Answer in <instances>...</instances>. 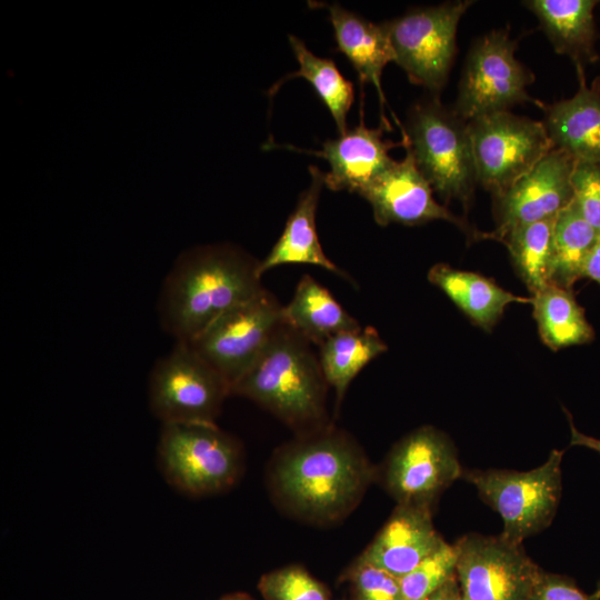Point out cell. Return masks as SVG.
Listing matches in <instances>:
<instances>
[{
    "label": "cell",
    "mask_w": 600,
    "mask_h": 600,
    "mask_svg": "<svg viewBox=\"0 0 600 600\" xmlns=\"http://www.w3.org/2000/svg\"><path fill=\"white\" fill-rule=\"evenodd\" d=\"M376 478L377 470L361 447L330 424L280 447L268 468V486L277 503L292 517L316 524L343 519Z\"/></svg>",
    "instance_id": "1"
},
{
    "label": "cell",
    "mask_w": 600,
    "mask_h": 600,
    "mask_svg": "<svg viewBox=\"0 0 600 600\" xmlns=\"http://www.w3.org/2000/svg\"><path fill=\"white\" fill-rule=\"evenodd\" d=\"M259 263L228 243L184 251L161 289L158 308L162 328L176 341L191 342L223 313L264 289Z\"/></svg>",
    "instance_id": "2"
},
{
    "label": "cell",
    "mask_w": 600,
    "mask_h": 600,
    "mask_svg": "<svg viewBox=\"0 0 600 600\" xmlns=\"http://www.w3.org/2000/svg\"><path fill=\"white\" fill-rule=\"evenodd\" d=\"M328 387L311 343L281 322L231 394L252 400L301 434L328 426Z\"/></svg>",
    "instance_id": "3"
},
{
    "label": "cell",
    "mask_w": 600,
    "mask_h": 600,
    "mask_svg": "<svg viewBox=\"0 0 600 600\" xmlns=\"http://www.w3.org/2000/svg\"><path fill=\"white\" fill-rule=\"evenodd\" d=\"M402 146L444 202L458 200L467 210L478 183L469 122L440 102L439 97L412 106Z\"/></svg>",
    "instance_id": "4"
},
{
    "label": "cell",
    "mask_w": 600,
    "mask_h": 600,
    "mask_svg": "<svg viewBox=\"0 0 600 600\" xmlns=\"http://www.w3.org/2000/svg\"><path fill=\"white\" fill-rule=\"evenodd\" d=\"M157 461L164 480L190 497L223 492L243 470L240 443L217 423L162 424Z\"/></svg>",
    "instance_id": "5"
},
{
    "label": "cell",
    "mask_w": 600,
    "mask_h": 600,
    "mask_svg": "<svg viewBox=\"0 0 600 600\" xmlns=\"http://www.w3.org/2000/svg\"><path fill=\"white\" fill-rule=\"evenodd\" d=\"M563 451L552 450L547 460L528 471L463 469L461 479L502 519V537L514 543L547 529L559 508Z\"/></svg>",
    "instance_id": "6"
},
{
    "label": "cell",
    "mask_w": 600,
    "mask_h": 600,
    "mask_svg": "<svg viewBox=\"0 0 600 600\" xmlns=\"http://www.w3.org/2000/svg\"><path fill=\"white\" fill-rule=\"evenodd\" d=\"M230 394L224 378L183 341H176L149 377V407L162 424L216 423Z\"/></svg>",
    "instance_id": "7"
},
{
    "label": "cell",
    "mask_w": 600,
    "mask_h": 600,
    "mask_svg": "<svg viewBox=\"0 0 600 600\" xmlns=\"http://www.w3.org/2000/svg\"><path fill=\"white\" fill-rule=\"evenodd\" d=\"M471 0L416 8L383 22L396 60L409 80L439 97L457 52V29Z\"/></svg>",
    "instance_id": "8"
},
{
    "label": "cell",
    "mask_w": 600,
    "mask_h": 600,
    "mask_svg": "<svg viewBox=\"0 0 600 600\" xmlns=\"http://www.w3.org/2000/svg\"><path fill=\"white\" fill-rule=\"evenodd\" d=\"M516 50L508 29L492 30L473 42L459 82L457 114L470 122L527 101L537 103L527 91L534 76L516 58Z\"/></svg>",
    "instance_id": "9"
},
{
    "label": "cell",
    "mask_w": 600,
    "mask_h": 600,
    "mask_svg": "<svg viewBox=\"0 0 600 600\" xmlns=\"http://www.w3.org/2000/svg\"><path fill=\"white\" fill-rule=\"evenodd\" d=\"M477 179L494 198L531 171L553 144L542 121L502 111L469 122Z\"/></svg>",
    "instance_id": "10"
},
{
    "label": "cell",
    "mask_w": 600,
    "mask_h": 600,
    "mask_svg": "<svg viewBox=\"0 0 600 600\" xmlns=\"http://www.w3.org/2000/svg\"><path fill=\"white\" fill-rule=\"evenodd\" d=\"M462 467L452 440L432 426H422L401 438L380 470L381 482L397 504L433 507Z\"/></svg>",
    "instance_id": "11"
},
{
    "label": "cell",
    "mask_w": 600,
    "mask_h": 600,
    "mask_svg": "<svg viewBox=\"0 0 600 600\" xmlns=\"http://www.w3.org/2000/svg\"><path fill=\"white\" fill-rule=\"evenodd\" d=\"M456 574L466 600H529L540 567L522 543L468 533L456 543Z\"/></svg>",
    "instance_id": "12"
},
{
    "label": "cell",
    "mask_w": 600,
    "mask_h": 600,
    "mask_svg": "<svg viewBox=\"0 0 600 600\" xmlns=\"http://www.w3.org/2000/svg\"><path fill=\"white\" fill-rule=\"evenodd\" d=\"M282 306L267 289L213 321L192 349L230 386L246 373L282 322Z\"/></svg>",
    "instance_id": "13"
},
{
    "label": "cell",
    "mask_w": 600,
    "mask_h": 600,
    "mask_svg": "<svg viewBox=\"0 0 600 600\" xmlns=\"http://www.w3.org/2000/svg\"><path fill=\"white\" fill-rule=\"evenodd\" d=\"M358 194L370 203L379 226L390 223L416 226L443 220L456 224L471 240L490 239V232L476 230L464 219L434 200L433 189L418 169L408 149L402 160H394Z\"/></svg>",
    "instance_id": "14"
},
{
    "label": "cell",
    "mask_w": 600,
    "mask_h": 600,
    "mask_svg": "<svg viewBox=\"0 0 600 600\" xmlns=\"http://www.w3.org/2000/svg\"><path fill=\"white\" fill-rule=\"evenodd\" d=\"M577 162L553 148L534 168L496 200V229L490 239H502L514 228L554 219L574 198L572 173Z\"/></svg>",
    "instance_id": "15"
},
{
    "label": "cell",
    "mask_w": 600,
    "mask_h": 600,
    "mask_svg": "<svg viewBox=\"0 0 600 600\" xmlns=\"http://www.w3.org/2000/svg\"><path fill=\"white\" fill-rule=\"evenodd\" d=\"M443 542L434 528L431 510L397 504L359 558L400 579Z\"/></svg>",
    "instance_id": "16"
},
{
    "label": "cell",
    "mask_w": 600,
    "mask_h": 600,
    "mask_svg": "<svg viewBox=\"0 0 600 600\" xmlns=\"http://www.w3.org/2000/svg\"><path fill=\"white\" fill-rule=\"evenodd\" d=\"M576 94L554 103L537 101L543 126L553 144L578 163L600 164V77L587 86L584 70H577Z\"/></svg>",
    "instance_id": "17"
},
{
    "label": "cell",
    "mask_w": 600,
    "mask_h": 600,
    "mask_svg": "<svg viewBox=\"0 0 600 600\" xmlns=\"http://www.w3.org/2000/svg\"><path fill=\"white\" fill-rule=\"evenodd\" d=\"M382 132V128L370 129L361 121L339 138L323 142L316 153L330 164L323 174L324 184L332 191L359 193L388 169L394 161L389 151L402 142L383 140Z\"/></svg>",
    "instance_id": "18"
},
{
    "label": "cell",
    "mask_w": 600,
    "mask_h": 600,
    "mask_svg": "<svg viewBox=\"0 0 600 600\" xmlns=\"http://www.w3.org/2000/svg\"><path fill=\"white\" fill-rule=\"evenodd\" d=\"M311 181L299 196L284 229L267 257L259 263L262 277L268 270L283 264H311L321 267L331 273L350 279L323 252L316 227V212L321 189L324 184L323 172L317 167L309 168Z\"/></svg>",
    "instance_id": "19"
},
{
    "label": "cell",
    "mask_w": 600,
    "mask_h": 600,
    "mask_svg": "<svg viewBox=\"0 0 600 600\" xmlns=\"http://www.w3.org/2000/svg\"><path fill=\"white\" fill-rule=\"evenodd\" d=\"M327 8L333 27L337 50L343 53L358 73L360 83L371 82L379 94L383 110L384 96L381 74L396 56L389 34L382 23H373L338 3H314Z\"/></svg>",
    "instance_id": "20"
},
{
    "label": "cell",
    "mask_w": 600,
    "mask_h": 600,
    "mask_svg": "<svg viewBox=\"0 0 600 600\" xmlns=\"http://www.w3.org/2000/svg\"><path fill=\"white\" fill-rule=\"evenodd\" d=\"M596 0H528L522 4L538 18L559 54L568 56L576 70L599 59L596 50Z\"/></svg>",
    "instance_id": "21"
},
{
    "label": "cell",
    "mask_w": 600,
    "mask_h": 600,
    "mask_svg": "<svg viewBox=\"0 0 600 600\" xmlns=\"http://www.w3.org/2000/svg\"><path fill=\"white\" fill-rule=\"evenodd\" d=\"M428 280L484 331L496 326L509 304L531 303V297L513 294L479 273L444 263L432 266Z\"/></svg>",
    "instance_id": "22"
},
{
    "label": "cell",
    "mask_w": 600,
    "mask_h": 600,
    "mask_svg": "<svg viewBox=\"0 0 600 600\" xmlns=\"http://www.w3.org/2000/svg\"><path fill=\"white\" fill-rule=\"evenodd\" d=\"M281 318L318 347L334 334L361 327L329 290L309 274L300 278L292 299L282 306Z\"/></svg>",
    "instance_id": "23"
},
{
    "label": "cell",
    "mask_w": 600,
    "mask_h": 600,
    "mask_svg": "<svg viewBox=\"0 0 600 600\" xmlns=\"http://www.w3.org/2000/svg\"><path fill=\"white\" fill-rule=\"evenodd\" d=\"M531 304L540 338L553 351L594 339V331L572 289L550 284L531 296Z\"/></svg>",
    "instance_id": "24"
},
{
    "label": "cell",
    "mask_w": 600,
    "mask_h": 600,
    "mask_svg": "<svg viewBox=\"0 0 600 600\" xmlns=\"http://www.w3.org/2000/svg\"><path fill=\"white\" fill-rule=\"evenodd\" d=\"M388 346L378 331L368 326L340 332L319 347V362L327 383L336 391L340 403L356 376Z\"/></svg>",
    "instance_id": "25"
},
{
    "label": "cell",
    "mask_w": 600,
    "mask_h": 600,
    "mask_svg": "<svg viewBox=\"0 0 600 600\" xmlns=\"http://www.w3.org/2000/svg\"><path fill=\"white\" fill-rule=\"evenodd\" d=\"M289 43L299 63V70L279 80L269 91L272 96L281 83L299 77L311 83L324 106L330 111L338 132L343 134L348 131L347 114L353 103V84L348 81L338 70L332 60L313 54L304 42L289 34Z\"/></svg>",
    "instance_id": "26"
},
{
    "label": "cell",
    "mask_w": 600,
    "mask_h": 600,
    "mask_svg": "<svg viewBox=\"0 0 600 600\" xmlns=\"http://www.w3.org/2000/svg\"><path fill=\"white\" fill-rule=\"evenodd\" d=\"M598 237L573 198L554 219L551 284L572 289Z\"/></svg>",
    "instance_id": "27"
},
{
    "label": "cell",
    "mask_w": 600,
    "mask_h": 600,
    "mask_svg": "<svg viewBox=\"0 0 600 600\" xmlns=\"http://www.w3.org/2000/svg\"><path fill=\"white\" fill-rule=\"evenodd\" d=\"M554 219L519 226L501 241L532 294L551 284Z\"/></svg>",
    "instance_id": "28"
},
{
    "label": "cell",
    "mask_w": 600,
    "mask_h": 600,
    "mask_svg": "<svg viewBox=\"0 0 600 600\" xmlns=\"http://www.w3.org/2000/svg\"><path fill=\"white\" fill-rule=\"evenodd\" d=\"M457 550L443 542L432 554L401 577L404 600H424L456 576Z\"/></svg>",
    "instance_id": "29"
},
{
    "label": "cell",
    "mask_w": 600,
    "mask_h": 600,
    "mask_svg": "<svg viewBox=\"0 0 600 600\" xmlns=\"http://www.w3.org/2000/svg\"><path fill=\"white\" fill-rule=\"evenodd\" d=\"M259 590L266 600H328L324 587L299 566L262 576Z\"/></svg>",
    "instance_id": "30"
},
{
    "label": "cell",
    "mask_w": 600,
    "mask_h": 600,
    "mask_svg": "<svg viewBox=\"0 0 600 600\" xmlns=\"http://www.w3.org/2000/svg\"><path fill=\"white\" fill-rule=\"evenodd\" d=\"M350 578L357 600H404L399 578L358 558Z\"/></svg>",
    "instance_id": "31"
},
{
    "label": "cell",
    "mask_w": 600,
    "mask_h": 600,
    "mask_svg": "<svg viewBox=\"0 0 600 600\" xmlns=\"http://www.w3.org/2000/svg\"><path fill=\"white\" fill-rule=\"evenodd\" d=\"M571 182L583 218L600 234V164L577 162Z\"/></svg>",
    "instance_id": "32"
},
{
    "label": "cell",
    "mask_w": 600,
    "mask_h": 600,
    "mask_svg": "<svg viewBox=\"0 0 600 600\" xmlns=\"http://www.w3.org/2000/svg\"><path fill=\"white\" fill-rule=\"evenodd\" d=\"M529 600H600L594 591L583 592L570 577L557 574L540 569Z\"/></svg>",
    "instance_id": "33"
},
{
    "label": "cell",
    "mask_w": 600,
    "mask_h": 600,
    "mask_svg": "<svg viewBox=\"0 0 600 600\" xmlns=\"http://www.w3.org/2000/svg\"><path fill=\"white\" fill-rule=\"evenodd\" d=\"M582 278L591 279L600 286V234L586 259Z\"/></svg>",
    "instance_id": "34"
},
{
    "label": "cell",
    "mask_w": 600,
    "mask_h": 600,
    "mask_svg": "<svg viewBox=\"0 0 600 600\" xmlns=\"http://www.w3.org/2000/svg\"><path fill=\"white\" fill-rule=\"evenodd\" d=\"M564 411H566L567 418L569 420V426H570V446L584 447L600 454V439L584 434L581 431H579L574 427L570 413L567 410Z\"/></svg>",
    "instance_id": "35"
},
{
    "label": "cell",
    "mask_w": 600,
    "mask_h": 600,
    "mask_svg": "<svg viewBox=\"0 0 600 600\" xmlns=\"http://www.w3.org/2000/svg\"><path fill=\"white\" fill-rule=\"evenodd\" d=\"M461 596L457 574L424 600H458Z\"/></svg>",
    "instance_id": "36"
},
{
    "label": "cell",
    "mask_w": 600,
    "mask_h": 600,
    "mask_svg": "<svg viewBox=\"0 0 600 600\" xmlns=\"http://www.w3.org/2000/svg\"><path fill=\"white\" fill-rule=\"evenodd\" d=\"M221 600H251V599L246 594H232V596H227Z\"/></svg>",
    "instance_id": "37"
},
{
    "label": "cell",
    "mask_w": 600,
    "mask_h": 600,
    "mask_svg": "<svg viewBox=\"0 0 600 600\" xmlns=\"http://www.w3.org/2000/svg\"><path fill=\"white\" fill-rule=\"evenodd\" d=\"M596 592L600 596V580H599V582H598V584H597V590H596Z\"/></svg>",
    "instance_id": "38"
},
{
    "label": "cell",
    "mask_w": 600,
    "mask_h": 600,
    "mask_svg": "<svg viewBox=\"0 0 600 600\" xmlns=\"http://www.w3.org/2000/svg\"><path fill=\"white\" fill-rule=\"evenodd\" d=\"M458 600H466L462 596H460V598Z\"/></svg>",
    "instance_id": "39"
}]
</instances>
